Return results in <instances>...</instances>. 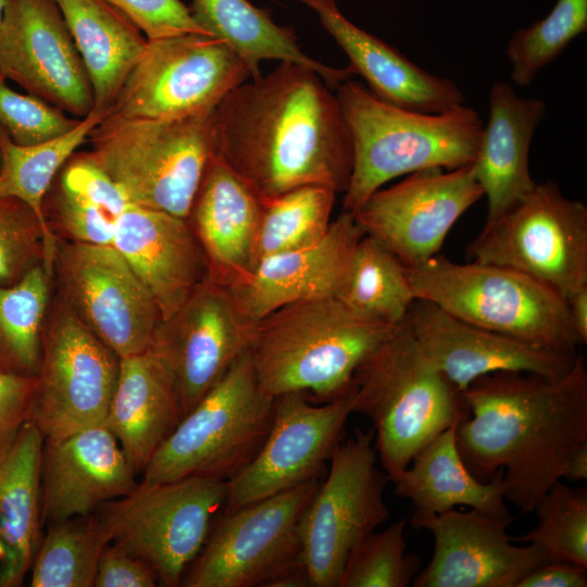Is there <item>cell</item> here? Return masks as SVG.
<instances>
[{
    "mask_svg": "<svg viewBox=\"0 0 587 587\" xmlns=\"http://www.w3.org/2000/svg\"><path fill=\"white\" fill-rule=\"evenodd\" d=\"M216 157L263 201L297 187L345 192L353 148L337 95L292 63L234 88L213 112Z\"/></svg>",
    "mask_w": 587,
    "mask_h": 587,
    "instance_id": "obj_1",
    "label": "cell"
},
{
    "mask_svg": "<svg viewBox=\"0 0 587 587\" xmlns=\"http://www.w3.org/2000/svg\"><path fill=\"white\" fill-rule=\"evenodd\" d=\"M469 416L455 426L459 453L472 475L489 480L503 471V498L533 511L587 441V367L578 352L560 377L502 371L463 392Z\"/></svg>",
    "mask_w": 587,
    "mask_h": 587,
    "instance_id": "obj_2",
    "label": "cell"
},
{
    "mask_svg": "<svg viewBox=\"0 0 587 587\" xmlns=\"http://www.w3.org/2000/svg\"><path fill=\"white\" fill-rule=\"evenodd\" d=\"M399 325L363 315L335 296L286 304L255 324L250 352L258 382L274 398L303 391L321 402L337 399Z\"/></svg>",
    "mask_w": 587,
    "mask_h": 587,
    "instance_id": "obj_3",
    "label": "cell"
},
{
    "mask_svg": "<svg viewBox=\"0 0 587 587\" xmlns=\"http://www.w3.org/2000/svg\"><path fill=\"white\" fill-rule=\"evenodd\" d=\"M337 97L353 148L342 212L353 214L398 176L425 168L455 170L476 157L484 123L471 107L461 104L441 113L409 110L351 79L338 86Z\"/></svg>",
    "mask_w": 587,
    "mask_h": 587,
    "instance_id": "obj_4",
    "label": "cell"
},
{
    "mask_svg": "<svg viewBox=\"0 0 587 587\" xmlns=\"http://www.w3.org/2000/svg\"><path fill=\"white\" fill-rule=\"evenodd\" d=\"M353 390V413L371 420L390 480L470 414L462 394L423 352L408 316L357 369Z\"/></svg>",
    "mask_w": 587,
    "mask_h": 587,
    "instance_id": "obj_5",
    "label": "cell"
},
{
    "mask_svg": "<svg viewBox=\"0 0 587 587\" xmlns=\"http://www.w3.org/2000/svg\"><path fill=\"white\" fill-rule=\"evenodd\" d=\"M213 112L177 118L105 116L87 152L133 203L187 220L216 155Z\"/></svg>",
    "mask_w": 587,
    "mask_h": 587,
    "instance_id": "obj_6",
    "label": "cell"
},
{
    "mask_svg": "<svg viewBox=\"0 0 587 587\" xmlns=\"http://www.w3.org/2000/svg\"><path fill=\"white\" fill-rule=\"evenodd\" d=\"M407 274L415 299L467 323L569 355L583 346L566 300L524 273L475 261L459 264L436 254L407 267Z\"/></svg>",
    "mask_w": 587,
    "mask_h": 587,
    "instance_id": "obj_7",
    "label": "cell"
},
{
    "mask_svg": "<svg viewBox=\"0 0 587 587\" xmlns=\"http://www.w3.org/2000/svg\"><path fill=\"white\" fill-rule=\"evenodd\" d=\"M274 403L258 382L249 349L180 420L151 458L141 483L191 476L227 482L263 446Z\"/></svg>",
    "mask_w": 587,
    "mask_h": 587,
    "instance_id": "obj_8",
    "label": "cell"
},
{
    "mask_svg": "<svg viewBox=\"0 0 587 587\" xmlns=\"http://www.w3.org/2000/svg\"><path fill=\"white\" fill-rule=\"evenodd\" d=\"M321 479L301 484L215 519L182 585L307 587L301 520Z\"/></svg>",
    "mask_w": 587,
    "mask_h": 587,
    "instance_id": "obj_9",
    "label": "cell"
},
{
    "mask_svg": "<svg viewBox=\"0 0 587 587\" xmlns=\"http://www.w3.org/2000/svg\"><path fill=\"white\" fill-rule=\"evenodd\" d=\"M227 483L191 476L143 484L95 512L111 542L145 561L166 587L182 585L186 569L203 548L225 509Z\"/></svg>",
    "mask_w": 587,
    "mask_h": 587,
    "instance_id": "obj_10",
    "label": "cell"
},
{
    "mask_svg": "<svg viewBox=\"0 0 587 587\" xmlns=\"http://www.w3.org/2000/svg\"><path fill=\"white\" fill-rule=\"evenodd\" d=\"M373 428L341 440L301 520L302 560L313 587H338L353 549L390 519L388 474L377 466Z\"/></svg>",
    "mask_w": 587,
    "mask_h": 587,
    "instance_id": "obj_11",
    "label": "cell"
},
{
    "mask_svg": "<svg viewBox=\"0 0 587 587\" xmlns=\"http://www.w3.org/2000/svg\"><path fill=\"white\" fill-rule=\"evenodd\" d=\"M475 262L513 268L567 300L587 286V208L552 182L485 223L467 249Z\"/></svg>",
    "mask_w": 587,
    "mask_h": 587,
    "instance_id": "obj_12",
    "label": "cell"
},
{
    "mask_svg": "<svg viewBox=\"0 0 587 587\" xmlns=\"http://www.w3.org/2000/svg\"><path fill=\"white\" fill-rule=\"evenodd\" d=\"M249 78L241 58L213 36L187 33L148 40L107 115L177 118L212 111Z\"/></svg>",
    "mask_w": 587,
    "mask_h": 587,
    "instance_id": "obj_13",
    "label": "cell"
},
{
    "mask_svg": "<svg viewBox=\"0 0 587 587\" xmlns=\"http://www.w3.org/2000/svg\"><path fill=\"white\" fill-rule=\"evenodd\" d=\"M120 357L64 304L42 336L29 420L55 441L104 423Z\"/></svg>",
    "mask_w": 587,
    "mask_h": 587,
    "instance_id": "obj_14",
    "label": "cell"
},
{
    "mask_svg": "<svg viewBox=\"0 0 587 587\" xmlns=\"http://www.w3.org/2000/svg\"><path fill=\"white\" fill-rule=\"evenodd\" d=\"M353 388L313 404L303 391L275 397L270 433L253 460L227 483L223 512L321 479L353 413Z\"/></svg>",
    "mask_w": 587,
    "mask_h": 587,
    "instance_id": "obj_15",
    "label": "cell"
},
{
    "mask_svg": "<svg viewBox=\"0 0 587 587\" xmlns=\"http://www.w3.org/2000/svg\"><path fill=\"white\" fill-rule=\"evenodd\" d=\"M255 324L229 287L211 275L173 315L160 321L148 349L171 374L183 417L250 349Z\"/></svg>",
    "mask_w": 587,
    "mask_h": 587,
    "instance_id": "obj_16",
    "label": "cell"
},
{
    "mask_svg": "<svg viewBox=\"0 0 587 587\" xmlns=\"http://www.w3.org/2000/svg\"><path fill=\"white\" fill-rule=\"evenodd\" d=\"M483 197L472 164L425 168L377 189L353 216L364 235L412 267L438 254L458 218Z\"/></svg>",
    "mask_w": 587,
    "mask_h": 587,
    "instance_id": "obj_17",
    "label": "cell"
},
{
    "mask_svg": "<svg viewBox=\"0 0 587 587\" xmlns=\"http://www.w3.org/2000/svg\"><path fill=\"white\" fill-rule=\"evenodd\" d=\"M65 304L120 358L146 351L161 321L148 289L113 246L75 241L57 251Z\"/></svg>",
    "mask_w": 587,
    "mask_h": 587,
    "instance_id": "obj_18",
    "label": "cell"
},
{
    "mask_svg": "<svg viewBox=\"0 0 587 587\" xmlns=\"http://www.w3.org/2000/svg\"><path fill=\"white\" fill-rule=\"evenodd\" d=\"M0 72L77 118L95 108L88 72L55 0H5Z\"/></svg>",
    "mask_w": 587,
    "mask_h": 587,
    "instance_id": "obj_19",
    "label": "cell"
},
{
    "mask_svg": "<svg viewBox=\"0 0 587 587\" xmlns=\"http://www.w3.org/2000/svg\"><path fill=\"white\" fill-rule=\"evenodd\" d=\"M514 517L455 509L421 522L434 538L428 565L414 587H516L529 572L547 562L533 544L513 545L507 528Z\"/></svg>",
    "mask_w": 587,
    "mask_h": 587,
    "instance_id": "obj_20",
    "label": "cell"
},
{
    "mask_svg": "<svg viewBox=\"0 0 587 587\" xmlns=\"http://www.w3.org/2000/svg\"><path fill=\"white\" fill-rule=\"evenodd\" d=\"M408 321L423 352L461 394L477 378L496 372L563 376L578 353L538 348L467 323L422 299L412 303Z\"/></svg>",
    "mask_w": 587,
    "mask_h": 587,
    "instance_id": "obj_21",
    "label": "cell"
},
{
    "mask_svg": "<svg viewBox=\"0 0 587 587\" xmlns=\"http://www.w3.org/2000/svg\"><path fill=\"white\" fill-rule=\"evenodd\" d=\"M137 474L114 435L103 425L45 441L41 464V523L93 513L132 492Z\"/></svg>",
    "mask_w": 587,
    "mask_h": 587,
    "instance_id": "obj_22",
    "label": "cell"
},
{
    "mask_svg": "<svg viewBox=\"0 0 587 587\" xmlns=\"http://www.w3.org/2000/svg\"><path fill=\"white\" fill-rule=\"evenodd\" d=\"M363 236L353 214L341 211L317 242L262 258L248 274L227 286L254 323L292 302L336 297Z\"/></svg>",
    "mask_w": 587,
    "mask_h": 587,
    "instance_id": "obj_23",
    "label": "cell"
},
{
    "mask_svg": "<svg viewBox=\"0 0 587 587\" xmlns=\"http://www.w3.org/2000/svg\"><path fill=\"white\" fill-rule=\"evenodd\" d=\"M113 247L153 298L161 321L173 315L210 268L187 220L134 204L115 218Z\"/></svg>",
    "mask_w": 587,
    "mask_h": 587,
    "instance_id": "obj_24",
    "label": "cell"
},
{
    "mask_svg": "<svg viewBox=\"0 0 587 587\" xmlns=\"http://www.w3.org/2000/svg\"><path fill=\"white\" fill-rule=\"evenodd\" d=\"M310 7L342 49L353 74L363 77L377 98L409 110L441 113L464 104L449 78L434 75L394 47L350 22L336 0H298Z\"/></svg>",
    "mask_w": 587,
    "mask_h": 587,
    "instance_id": "obj_25",
    "label": "cell"
},
{
    "mask_svg": "<svg viewBox=\"0 0 587 587\" xmlns=\"http://www.w3.org/2000/svg\"><path fill=\"white\" fill-rule=\"evenodd\" d=\"M488 99V122L483 126L472 163L487 199L485 223L500 217L534 188L529 150L535 130L547 111L545 101L517 96L507 82H496Z\"/></svg>",
    "mask_w": 587,
    "mask_h": 587,
    "instance_id": "obj_26",
    "label": "cell"
},
{
    "mask_svg": "<svg viewBox=\"0 0 587 587\" xmlns=\"http://www.w3.org/2000/svg\"><path fill=\"white\" fill-rule=\"evenodd\" d=\"M260 214L261 200L215 155L187 217L211 276L230 285L254 267Z\"/></svg>",
    "mask_w": 587,
    "mask_h": 587,
    "instance_id": "obj_27",
    "label": "cell"
},
{
    "mask_svg": "<svg viewBox=\"0 0 587 587\" xmlns=\"http://www.w3.org/2000/svg\"><path fill=\"white\" fill-rule=\"evenodd\" d=\"M182 419L174 380L152 351L120 358L117 383L103 425L137 475L143 473Z\"/></svg>",
    "mask_w": 587,
    "mask_h": 587,
    "instance_id": "obj_28",
    "label": "cell"
},
{
    "mask_svg": "<svg viewBox=\"0 0 587 587\" xmlns=\"http://www.w3.org/2000/svg\"><path fill=\"white\" fill-rule=\"evenodd\" d=\"M455 426L430 440L391 480L396 495L413 504L414 528L460 505L512 517L503 498V471L499 470L487 482L475 478L459 453Z\"/></svg>",
    "mask_w": 587,
    "mask_h": 587,
    "instance_id": "obj_29",
    "label": "cell"
},
{
    "mask_svg": "<svg viewBox=\"0 0 587 587\" xmlns=\"http://www.w3.org/2000/svg\"><path fill=\"white\" fill-rule=\"evenodd\" d=\"M43 444L28 420L0 464V587L23 583L40 544Z\"/></svg>",
    "mask_w": 587,
    "mask_h": 587,
    "instance_id": "obj_30",
    "label": "cell"
},
{
    "mask_svg": "<svg viewBox=\"0 0 587 587\" xmlns=\"http://www.w3.org/2000/svg\"><path fill=\"white\" fill-rule=\"evenodd\" d=\"M88 72L96 110L108 114L148 39L104 0H55Z\"/></svg>",
    "mask_w": 587,
    "mask_h": 587,
    "instance_id": "obj_31",
    "label": "cell"
},
{
    "mask_svg": "<svg viewBox=\"0 0 587 587\" xmlns=\"http://www.w3.org/2000/svg\"><path fill=\"white\" fill-rule=\"evenodd\" d=\"M191 14L210 36L227 43L246 63L250 78L261 75L264 60L292 62L314 70L337 89L353 75L350 67L324 64L304 53L294 33L248 0H192Z\"/></svg>",
    "mask_w": 587,
    "mask_h": 587,
    "instance_id": "obj_32",
    "label": "cell"
},
{
    "mask_svg": "<svg viewBox=\"0 0 587 587\" xmlns=\"http://www.w3.org/2000/svg\"><path fill=\"white\" fill-rule=\"evenodd\" d=\"M104 117V113L93 109L68 133L32 146L14 143L0 128V198L18 199L36 214L42 229V265L50 276L58 248L45 215L46 195L58 171Z\"/></svg>",
    "mask_w": 587,
    "mask_h": 587,
    "instance_id": "obj_33",
    "label": "cell"
},
{
    "mask_svg": "<svg viewBox=\"0 0 587 587\" xmlns=\"http://www.w3.org/2000/svg\"><path fill=\"white\" fill-rule=\"evenodd\" d=\"M336 297L354 311L391 325L407 319L415 300L407 267L367 235L359 240Z\"/></svg>",
    "mask_w": 587,
    "mask_h": 587,
    "instance_id": "obj_34",
    "label": "cell"
},
{
    "mask_svg": "<svg viewBox=\"0 0 587 587\" xmlns=\"http://www.w3.org/2000/svg\"><path fill=\"white\" fill-rule=\"evenodd\" d=\"M111 536L93 512L49 524L32 564V587H93Z\"/></svg>",
    "mask_w": 587,
    "mask_h": 587,
    "instance_id": "obj_35",
    "label": "cell"
},
{
    "mask_svg": "<svg viewBox=\"0 0 587 587\" xmlns=\"http://www.w3.org/2000/svg\"><path fill=\"white\" fill-rule=\"evenodd\" d=\"M50 275L42 263L12 284H0V360L12 371L36 376Z\"/></svg>",
    "mask_w": 587,
    "mask_h": 587,
    "instance_id": "obj_36",
    "label": "cell"
},
{
    "mask_svg": "<svg viewBox=\"0 0 587 587\" xmlns=\"http://www.w3.org/2000/svg\"><path fill=\"white\" fill-rule=\"evenodd\" d=\"M336 195L329 187L307 185L261 201L257 262L322 239L332 223Z\"/></svg>",
    "mask_w": 587,
    "mask_h": 587,
    "instance_id": "obj_37",
    "label": "cell"
},
{
    "mask_svg": "<svg viewBox=\"0 0 587 587\" xmlns=\"http://www.w3.org/2000/svg\"><path fill=\"white\" fill-rule=\"evenodd\" d=\"M536 526L514 540L533 544L547 561L571 562L587 567V489L561 479L538 500Z\"/></svg>",
    "mask_w": 587,
    "mask_h": 587,
    "instance_id": "obj_38",
    "label": "cell"
},
{
    "mask_svg": "<svg viewBox=\"0 0 587 587\" xmlns=\"http://www.w3.org/2000/svg\"><path fill=\"white\" fill-rule=\"evenodd\" d=\"M586 29L587 0H557L544 18L514 32L505 50L513 84L529 86Z\"/></svg>",
    "mask_w": 587,
    "mask_h": 587,
    "instance_id": "obj_39",
    "label": "cell"
},
{
    "mask_svg": "<svg viewBox=\"0 0 587 587\" xmlns=\"http://www.w3.org/2000/svg\"><path fill=\"white\" fill-rule=\"evenodd\" d=\"M405 521L373 532L350 553L338 587H407L419 573L420 559L407 552Z\"/></svg>",
    "mask_w": 587,
    "mask_h": 587,
    "instance_id": "obj_40",
    "label": "cell"
},
{
    "mask_svg": "<svg viewBox=\"0 0 587 587\" xmlns=\"http://www.w3.org/2000/svg\"><path fill=\"white\" fill-rule=\"evenodd\" d=\"M0 72V128L20 146H32L60 137L82 118L67 117L64 111L30 93L11 89Z\"/></svg>",
    "mask_w": 587,
    "mask_h": 587,
    "instance_id": "obj_41",
    "label": "cell"
},
{
    "mask_svg": "<svg viewBox=\"0 0 587 587\" xmlns=\"http://www.w3.org/2000/svg\"><path fill=\"white\" fill-rule=\"evenodd\" d=\"M42 241L34 211L18 199L0 198V284L14 283L37 265Z\"/></svg>",
    "mask_w": 587,
    "mask_h": 587,
    "instance_id": "obj_42",
    "label": "cell"
},
{
    "mask_svg": "<svg viewBox=\"0 0 587 587\" xmlns=\"http://www.w3.org/2000/svg\"><path fill=\"white\" fill-rule=\"evenodd\" d=\"M62 172L60 187L97 207L113 218L135 203L88 153L72 155Z\"/></svg>",
    "mask_w": 587,
    "mask_h": 587,
    "instance_id": "obj_43",
    "label": "cell"
},
{
    "mask_svg": "<svg viewBox=\"0 0 587 587\" xmlns=\"http://www.w3.org/2000/svg\"><path fill=\"white\" fill-rule=\"evenodd\" d=\"M126 14L148 40L187 33L207 34L182 0H104ZM208 35V34H207Z\"/></svg>",
    "mask_w": 587,
    "mask_h": 587,
    "instance_id": "obj_44",
    "label": "cell"
},
{
    "mask_svg": "<svg viewBox=\"0 0 587 587\" xmlns=\"http://www.w3.org/2000/svg\"><path fill=\"white\" fill-rule=\"evenodd\" d=\"M36 376L0 366V464L29 420Z\"/></svg>",
    "mask_w": 587,
    "mask_h": 587,
    "instance_id": "obj_45",
    "label": "cell"
},
{
    "mask_svg": "<svg viewBox=\"0 0 587 587\" xmlns=\"http://www.w3.org/2000/svg\"><path fill=\"white\" fill-rule=\"evenodd\" d=\"M54 208L61 226L76 241L113 246L115 218L97 207L59 188Z\"/></svg>",
    "mask_w": 587,
    "mask_h": 587,
    "instance_id": "obj_46",
    "label": "cell"
},
{
    "mask_svg": "<svg viewBox=\"0 0 587 587\" xmlns=\"http://www.w3.org/2000/svg\"><path fill=\"white\" fill-rule=\"evenodd\" d=\"M157 583L152 569L126 549L110 542L102 550L95 587H154Z\"/></svg>",
    "mask_w": 587,
    "mask_h": 587,
    "instance_id": "obj_47",
    "label": "cell"
},
{
    "mask_svg": "<svg viewBox=\"0 0 587 587\" xmlns=\"http://www.w3.org/2000/svg\"><path fill=\"white\" fill-rule=\"evenodd\" d=\"M587 567L562 561H547L520 580L516 587H586Z\"/></svg>",
    "mask_w": 587,
    "mask_h": 587,
    "instance_id": "obj_48",
    "label": "cell"
},
{
    "mask_svg": "<svg viewBox=\"0 0 587 587\" xmlns=\"http://www.w3.org/2000/svg\"><path fill=\"white\" fill-rule=\"evenodd\" d=\"M566 302L572 324L585 345L587 342V286L574 292Z\"/></svg>",
    "mask_w": 587,
    "mask_h": 587,
    "instance_id": "obj_49",
    "label": "cell"
},
{
    "mask_svg": "<svg viewBox=\"0 0 587 587\" xmlns=\"http://www.w3.org/2000/svg\"><path fill=\"white\" fill-rule=\"evenodd\" d=\"M580 482L587 479V441L582 444L571 455L562 479Z\"/></svg>",
    "mask_w": 587,
    "mask_h": 587,
    "instance_id": "obj_50",
    "label": "cell"
},
{
    "mask_svg": "<svg viewBox=\"0 0 587 587\" xmlns=\"http://www.w3.org/2000/svg\"><path fill=\"white\" fill-rule=\"evenodd\" d=\"M4 5H5V0H0V21L2 18Z\"/></svg>",
    "mask_w": 587,
    "mask_h": 587,
    "instance_id": "obj_51",
    "label": "cell"
},
{
    "mask_svg": "<svg viewBox=\"0 0 587 587\" xmlns=\"http://www.w3.org/2000/svg\"><path fill=\"white\" fill-rule=\"evenodd\" d=\"M0 366H1V367L9 369L1 360H0ZM9 370H10V369H9Z\"/></svg>",
    "mask_w": 587,
    "mask_h": 587,
    "instance_id": "obj_52",
    "label": "cell"
},
{
    "mask_svg": "<svg viewBox=\"0 0 587 587\" xmlns=\"http://www.w3.org/2000/svg\"><path fill=\"white\" fill-rule=\"evenodd\" d=\"M0 165H1V151H0Z\"/></svg>",
    "mask_w": 587,
    "mask_h": 587,
    "instance_id": "obj_53",
    "label": "cell"
}]
</instances>
